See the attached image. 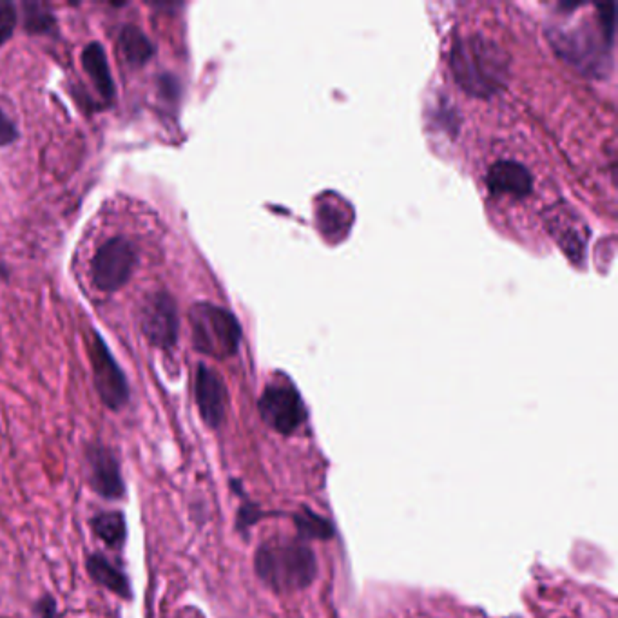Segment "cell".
Instances as JSON below:
<instances>
[{"label":"cell","mask_w":618,"mask_h":618,"mask_svg":"<svg viewBox=\"0 0 618 618\" xmlns=\"http://www.w3.org/2000/svg\"><path fill=\"white\" fill-rule=\"evenodd\" d=\"M87 484L106 501H122L126 497V481L115 452L106 445L91 443L84 452Z\"/></svg>","instance_id":"52a82bcc"},{"label":"cell","mask_w":618,"mask_h":618,"mask_svg":"<svg viewBox=\"0 0 618 618\" xmlns=\"http://www.w3.org/2000/svg\"><path fill=\"white\" fill-rule=\"evenodd\" d=\"M488 187L492 194H506L515 198H524L532 193L533 178L524 165L510 160H503L490 167Z\"/></svg>","instance_id":"8fae6325"},{"label":"cell","mask_w":618,"mask_h":618,"mask_svg":"<svg viewBox=\"0 0 618 618\" xmlns=\"http://www.w3.org/2000/svg\"><path fill=\"white\" fill-rule=\"evenodd\" d=\"M194 397L203 423L209 428H220L227 414V388L222 377L213 368L200 365L194 379Z\"/></svg>","instance_id":"9c48e42d"},{"label":"cell","mask_w":618,"mask_h":618,"mask_svg":"<svg viewBox=\"0 0 618 618\" xmlns=\"http://www.w3.org/2000/svg\"><path fill=\"white\" fill-rule=\"evenodd\" d=\"M135 265L136 251L133 243L122 236L111 238L98 249L93 258V281L98 289L115 292L131 280Z\"/></svg>","instance_id":"277c9868"},{"label":"cell","mask_w":618,"mask_h":618,"mask_svg":"<svg viewBox=\"0 0 618 618\" xmlns=\"http://www.w3.org/2000/svg\"><path fill=\"white\" fill-rule=\"evenodd\" d=\"M89 528L98 541L109 550H122L127 541V521L124 512H102L89 519Z\"/></svg>","instance_id":"7c38bea8"},{"label":"cell","mask_w":618,"mask_h":618,"mask_svg":"<svg viewBox=\"0 0 618 618\" xmlns=\"http://www.w3.org/2000/svg\"><path fill=\"white\" fill-rule=\"evenodd\" d=\"M296 524L300 528L301 535L309 539H329L332 537V526L325 519H321L316 513L307 512L296 515Z\"/></svg>","instance_id":"9a60e30c"},{"label":"cell","mask_w":618,"mask_h":618,"mask_svg":"<svg viewBox=\"0 0 618 618\" xmlns=\"http://www.w3.org/2000/svg\"><path fill=\"white\" fill-rule=\"evenodd\" d=\"M17 24V13L10 2H0V44L6 42L13 35Z\"/></svg>","instance_id":"e0dca14e"},{"label":"cell","mask_w":618,"mask_h":618,"mask_svg":"<svg viewBox=\"0 0 618 618\" xmlns=\"http://www.w3.org/2000/svg\"><path fill=\"white\" fill-rule=\"evenodd\" d=\"M82 64L87 71V75L91 78V82L95 84L98 89V93L102 97L113 98L115 95V82L111 77V69H109V62H107L106 53L102 46L98 42H91L84 53H82Z\"/></svg>","instance_id":"4fadbf2b"},{"label":"cell","mask_w":618,"mask_h":618,"mask_svg":"<svg viewBox=\"0 0 618 618\" xmlns=\"http://www.w3.org/2000/svg\"><path fill=\"white\" fill-rule=\"evenodd\" d=\"M89 359L93 367L95 388L102 403L113 412L122 410L129 401L126 374L118 367L113 354L98 334H93V341L89 345Z\"/></svg>","instance_id":"5b68a950"},{"label":"cell","mask_w":618,"mask_h":618,"mask_svg":"<svg viewBox=\"0 0 618 618\" xmlns=\"http://www.w3.org/2000/svg\"><path fill=\"white\" fill-rule=\"evenodd\" d=\"M120 49H122L127 62L133 64V66H142L155 53L151 40L147 39L144 31L136 28V26H126L122 29Z\"/></svg>","instance_id":"5bb4252c"},{"label":"cell","mask_w":618,"mask_h":618,"mask_svg":"<svg viewBox=\"0 0 618 618\" xmlns=\"http://www.w3.org/2000/svg\"><path fill=\"white\" fill-rule=\"evenodd\" d=\"M17 138V129L8 116L0 111V145L11 144Z\"/></svg>","instance_id":"ffe728a7"},{"label":"cell","mask_w":618,"mask_h":618,"mask_svg":"<svg viewBox=\"0 0 618 618\" xmlns=\"http://www.w3.org/2000/svg\"><path fill=\"white\" fill-rule=\"evenodd\" d=\"M51 22H53V19H51L48 11L40 10L39 6H31L28 20H26L29 31H48Z\"/></svg>","instance_id":"d6986e66"},{"label":"cell","mask_w":618,"mask_h":618,"mask_svg":"<svg viewBox=\"0 0 618 618\" xmlns=\"http://www.w3.org/2000/svg\"><path fill=\"white\" fill-rule=\"evenodd\" d=\"M33 618H60L58 615V606L57 600L53 595H42L39 600H37V604H35V608H33Z\"/></svg>","instance_id":"ac0fdd59"},{"label":"cell","mask_w":618,"mask_h":618,"mask_svg":"<svg viewBox=\"0 0 618 618\" xmlns=\"http://www.w3.org/2000/svg\"><path fill=\"white\" fill-rule=\"evenodd\" d=\"M343 222H345V214L341 207H334L332 203H323L319 207V223H321V231L325 234L347 231L348 227H345Z\"/></svg>","instance_id":"2e32d148"},{"label":"cell","mask_w":618,"mask_h":618,"mask_svg":"<svg viewBox=\"0 0 618 618\" xmlns=\"http://www.w3.org/2000/svg\"><path fill=\"white\" fill-rule=\"evenodd\" d=\"M254 570L265 586L276 593L305 590L316 579L318 561L307 544L267 541L254 555Z\"/></svg>","instance_id":"7a4b0ae2"},{"label":"cell","mask_w":618,"mask_h":618,"mask_svg":"<svg viewBox=\"0 0 618 618\" xmlns=\"http://www.w3.org/2000/svg\"><path fill=\"white\" fill-rule=\"evenodd\" d=\"M196 350L211 358L225 359L236 354L242 339L240 323L229 310L213 303H196L189 312Z\"/></svg>","instance_id":"3957f363"},{"label":"cell","mask_w":618,"mask_h":618,"mask_svg":"<svg viewBox=\"0 0 618 618\" xmlns=\"http://www.w3.org/2000/svg\"><path fill=\"white\" fill-rule=\"evenodd\" d=\"M450 64L457 84L475 97H490L506 84L508 57L492 40L472 35L452 48Z\"/></svg>","instance_id":"6da1fadb"},{"label":"cell","mask_w":618,"mask_h":618,"mask_svg":"<svg viewBox=\"0 0 618 618\" xmlns=\"http://www.w3.org/2000/svg\"><path fill=\"white\" fill-rule=\"evenodd\" d=\"M260 416L278 434H294L307 419V410L292 385H271L261 394Z\"/></svg>","instance_id":"8992f818"},{"label":"cell","mask_w":618,"mask_h":618,"mask_svg":"<svg viewBox=\"0 0 618 618\" xmlns=\"http://www.w3.org/2000/svg\"><path fill=\"white\" fill-rule=\"evenodd\" d=\"M140 325L151 345L173 347L178 338V312L173 298L164 290L147 296L140 309Z\"/></svg>","instance_id":"ba28073f"},{"label":"cell","mask_w":618,"mask_h":618,"mask_svg":"<svg viewBox=\"0 0 618 618\" xmlns=\"http://www.w3.org/2000/svg\"><path fill=\"white\" fill-rule=\"evenodd\" d=\"M86 570L89 579L100 588L111 591L118 599L131 602L135 597L126 571L118 568L115 562L109 561L104 553H89L86 559Z\"/></svg>","instance_id":"30bf717a"}]
</instances>
